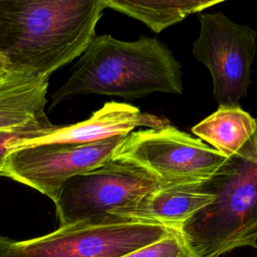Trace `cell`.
Wrapping results in <instances>:
<instances>
[{
	"mask_svg": "<svg viewBox=\"0 0 257 257\" xmlns=\"http://www.w3.org/2000/svg\"><path fill=\"white\" fill-rule=\"evenodd\" d=\"M0 257H21L16 248V241L0 236Z\"/></svg>",
	"mask_w": 257,
	"mask_h": 257,
	"instance_id": "16",
	"label": "cell"
},
{
	"mask_svg": "<svg viewBox=\"0 0 257 257\" xmlns=\"http://www.w3.org/2000/svg\"><path fill=\"white\" fill-rule=\"evenodd\" d=\"M158 186L145 170L109 160L63 184L54 202L59 227L108 215L124 217Z\"/></svg>",
	"mask_w": 257,
	"mask_h": 257,
	"instance_id": "6",
	"label": "cell"
},
{
	"mask_svg": "<svg viewBox=\"0 0 257 257\" xmlns=\"http://www.w3.org/2000/svg\"><path fill=\"white\" fill-rule=\"evenodd\" d=\"M167 124H170V121L165 117L143 112L128 103L108 101L83 121L69 125H57L51 133L22 141L14 148L43 144H90L114 137L127 136L138 126L155 128Z\"/></svg>",
	"mask_w": 257,
	"mask_h": 257,
	"instance_id": "9",
	"label": "cell"
},
{
	"mask_svg": "<svg viewBox=\"0 0 257 257\" xmlns=\"http://www.w3.org/2000/svg\"><path fill=\"white\" fill-rule=\"evenodd\" d=\"M10 64L6 60V58L0 53V76L3 75L5 72H7L10 69Z\"/></svg>",
	"mask_w": 257,
	"mask_h": 257,
	"instance_id": "17",
	"label": "cell"
},
{
	"mask_svg": "<svg viewBox=\"0 0 257 257\" xmlns=\"http://www.w3.org/2000/svg\"><path fill=\"white\" fill-rule=\"evenodd\" d=\"M199 20L200 33L194 41L193 54L211 72L216 101L237 106L251 83L257 32L221 12L203 13Z\"/></svg>",
	"mask_w": 257,
	"mask_h": 257,
	"instance_id": "7",
	"label": "cell"
},
{
	"mask_svg": "<svg viewBox=\"0 0 257 257\" xmlns=\"http://www.w3.org/2000/svg\"><path fill=\"white\" fill-rule=\"evenodd\" d=\"M104 9V0H0V53L49 78L83 53Z\"/></svg>",
	"mask_w": 257,
	"mask_h": 257,
	"instance_id": "1",
	"label": "cell"
},
{
	"mask_svg": "<svg viewBox=\"0 0 257 257\" xmlns=\"http://www.w3.org/2000/svg\"><path fill=\"white\" fill-rule=\"evenodd\" d=\"M227 158L199 138L170 124L130 133L111 160L137 166L159 186L198 184L207 180Z\"/></svg>",
	"mask_w": 257,
	"mask_h": 257,
	"instance_id": "4",
	"label": "cell"
},
{
	"mask_svg": "<svg viewBox=\"0 0 257 257\" xmlns=\"http://www.w3.org/2000/svg\"><path fill=\"white\" fill-rule=\"evenodd\" d=\"M125 137L83 145L43 144L16 147L6 157L3 177L37 190L54 203L67 180L111 160Z\"/></svg>",
	"mask_w": 257,
	"mask_h": 257,
	"instance_id": "8",
	"label": "cell"
},
{
	"mask_svg": "<svg viewBox=\"0 0 257 257\" xmlns=\"http://www.w3.org/2000/svg\"><path fill=\"white\" fill-rule=\"evenodd\" d=\"M193 186L214 196L180 230L199 257H220L241 247L257 249V124L236 154Z\"/></svg>",
	"mask_w": 257,
	"mask_h": 257,
	"instance_id": "3",
	"label": "cell"
},
{
	"mask_svg": "<svg viewBox=\"0 0 257 257\" xmlns=\"http://www.w3.org/2000/svg\"><path fill=\"white\" fill-rule=\"evenodd\" d=\"M173 230L152 221L108 215L18 241L16 248L21 257H121L161 240Z\"/></svg>",
	"mask_w": 257,
	"mask_h": 257,
	"instance_id": "5",
	"label": "cell"
},
{
	"mask_svg": "<svg viewBox=\"0 0 257 257\" xmlns=\"http://www.w3.org/2000/svg\"><path fill=\"white\" fill-rule=\"evenodd\" d=\"M49 78L10 68L0 76V132L50 123L44 107Z\"/></svg>",
	"mask_w": 257,
	"mask_h": 257,
	"instance_id": "10",
	"label": "cell"
},
{
	"mask_svg": "<svg viewBox=\"0 0 257 257\" xmlns=\"http://www.w3.org/2000/svg\"><path fill=\"white\" fill-rule=\"evenodd\" d=\"M213 200L214 196L197 190L193 184L158 186L124 217L152 221L181 230L191 217Z\"/></svg>",
	"mask_w": 257,
	"mask_h": 257,
	"instance_id": "11",
	"label": "cell"
},
{
	"mask_svg": "<svg viewBox=\"0 0 257 257\" xmlns=\"http://www.w3.org/2000/svg\"><path fill=\"white\" fill-rule=\"evenodd\" d=\"M121 257H199L180 230H173L161 240Z\"/></svg>",
	"mask_w": 257,
	"mask_h": 257,
	"instance_id": "14",
	"label": "cell"
},
{
	"mask_svg": "<svg viewBox=\"0 0 257 257\" xmlns=\"http://www.w3.org/2000/svg\"><path fill=\"white\" fill-rule=\"evenodd\" d=\"M257 120L239 105H219L212 114L194 125V135L226 158L236 154L253 135Z\"/></svg>",
	"mask_w": 257,
	"mask_h": 257,
	"instance_id": "12",
	"label": "cell"
},
{
	"mask_svg": "<svg viewBox=\"0 0 257 257\" xmlns=\"http://www.w3.org/2000/svg\"><path fill=\"white\" fill-rule=\"evenodd\" d=\"M223 0H104L105 8L138 19L160 33L191 14L210 8Z\"/></svg>",
	"mask_w": 257,
	"mask_h": 257,
	"instance_id": "13",
	"label": "cell"
},
{
	"mask_svg": "<svg viewBox=\"0 0 257 257\" xmlns=\"http://www.w3.org/2000/svg\"><path fill=\"white\" fill-rule=\"evenodd\" d=\"M57 125L50 123L33 124L14 132H0V176H3L5 160L9 152L22 141L42 137L51 133Z\"/></svg>",
	"mask_w": 257,
	"mask_h": 257,
	"instance_id": "15",
	"label": "cell"
},
{
	"mask_svg": "<svg viewBox=\"0 0 257 257\" xmlns=\"http://www.w3.org/2000/svg\"><path fill=\"white\" fill-rule=\"evenodd\" d=\"M153 92H183L182 66L169 47L155 37L122 41L103 34L91 40L67 81L52 93L50 108L76 95L139 98Z\"/></svg>",
	"mask_w": 257,
	"mask_h": 257,
	"instance_id": "2",
	"label": "cell"
}]
</instances>
